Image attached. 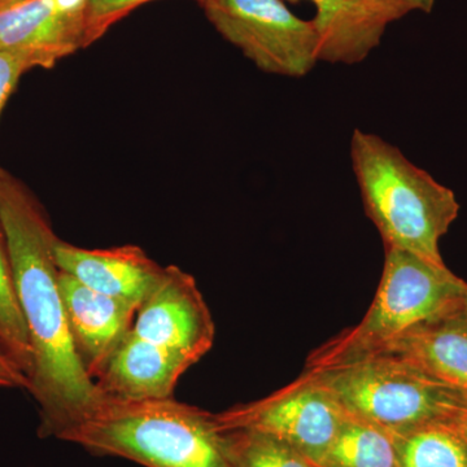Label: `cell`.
Wrapping results in <instances>:
<instances>
[{"label":"cell","instance_id":"obj_1","mask_svg":"<svg viewBox=\"0 0 467 467\" xmlns=\"http://www.w3.org/2000/svg\"><path fill=\"white\" fill-rule=\"evenodd\" d=\"M0 225L32 344L27 391L38 404V434L58 439L109 400L86 374L70 339L54 256L57 236L29 190L2 168Z\"/></svg>","mask_w":467,"mask_h":467},{"label":"cell","instance_id":"obj_2","mask_svg":"<svg viewBox=\"0 0 467 467\" xmlns=\"http://www.w3.org/2000/svg\"><path fill=\"white\" fill-rule=\"evenodd\" d=\"M350 161L365 212L382 236L384 248L447 266L441 241L461 209L450 187L379 135L359 129L350 138Z\"/></svg>","mask_w":467,"mask_h":467},{"label":"cell","instance_id":"obj_3","mask_svg":"<svg viewBox=\"0 0 467 467\" xmlns=\"http://www.w3.org/2000/svg\"><path fill=\"white\" fill-rule=\"evenodd\" d=\"M58 441L146 467H232L213 414L174 398L109 400Z\"/></svg>","mask_w":467,"mask_h":467},{"label":"cell","instance_id":"obj_4","mask_svg":"<svg viewBox=\"0 0 467 467\" xmlns=\"http://www.w3.org/2000/svg\"><path fill=\"white\" fill-rule=\"evenodd\" d=\"M382 278L358 326L310 353L304 370H325L377 355L402 333L462 301L466 282L448 269L396 248H384Z\"/></svg>","mask_w":467,"mask_h":467},{"label":"cell","instance_id":"obj_5","mask_svg":"<svg viewBox=\"0 0 467 467\" xmlns=\"http://www.w3.org/2000/svg\"><path fill=\"white\" fill-rule=\"evenodd\" d=\"M304 371L318 378L350 416L392 436L444 420L453 405L463 401L456 393L383 353L325 370Z\"/></svg>","mask_w":467,"mask_h":467},{"label":"cell","instance_id":"obj_6","mask_svg":"<svg viewBox=\"0 0 467 467\" xmlns=\"http://www.w3.org/2000/svg\"><path fill=\"white\" fill-rule=\"evenodd\" d=\"M199 5L217 32L263 72L301 78L321 61L312 20L296 16L284 0H202Z\"/></svg>","mask_w":467,"mask_h":467},{"label":"cell","instance_id":"obj_7","mask_svg":"<svg viewBox=\"0 0 467 467\" xmlns=\"http://www.w3.org/2000/svg\"><path fill=\"white\" fill-rule=\"evenodd\" d=\"M213 416L220 431L254 430L275 436L318 467L347 411L318 378L303 371L285 389Z\"/></svg>","mask_w":467,"mask_h":467},{"label":"cell","instance_id":"obj_8","mask_svg":"<svg viewBox=\"0 0 467 467\" xmlns=\"http://www.w3.org/2000/svg\"><path fill=\"white\" fill-rule=\"evenodd\" d=\"M133 331L192 365L207 355L216 335L211 310L195 279L174 265L165 267L158 287L138 309Z\"/></svg>","mask_w":467,"mask_h":467},{"label":"cell","instance_id":"obj_9","mask_svg":"<svg viewBox=\"0 0 467 467\" xmlns=\"http://www.w3.org/2000/svg\"><path fill=\"white\" fill-rule=\"evenodd\" d=\"M86 5L88 0H23L0 8V50L54 67L88 47Z\"/></svg>","mask_w":467,"mask_h":467},{"label":"cell","instance_id":"obj_10","mask_svg":"<svg viewBox=\"0 0 467 467\" xmlns=\"http://www.w3.org/2000/svg\"><path fill=\"white\" fill-rule=\"evenodd\" d=\"M58 282L77 358L95 382L119 344L133 330L138 310L86 287L61 270Z\"/></svg>","mask_w":467,"mask_h":467},{"label":"cell","instance_id":"obj_11","mask_svg":"<svg viewBox=\"0 0 467 467\" xmlns=\"http://www.w3.org/2000/svg\"><path fill=\"white\" fill-rule=\"evenodd\" d=\"M54 256L61 272L137 310L158 287L165 272V267L137 245L86 250L57 238Z\"/></svg>","mask_w":467,"mask_h":467},{"label":"cell","instance_id":"obj_12","mask_svg":"<svg viewBox=\"0 0 467 467\" xmlns=\"http://www.w3.org/2000/svg\"><path fill=\"white\" fill-rule=\"evenodd\" d=\"M379 353L404 362L467 402V317L462 301L409 328Z\"/></svg>","mask_w":467,"mask_h":467},{"label":"cell","instance_id":"obj_13","mask_svg":"<svg viewBox=\"0 0 467 467\" xmlns=\"http://www.w3.org/2000/svg\"><path fill=\"white\" fill-rule=\"evenodd\" d=\"M192 367L187 359L131 330L95 384L107 400H165L174 398L178 380Z\"/></svg>","mask_w":467,"mask_h":467},{"label":"cell","instance_id":"obj_14","mask_svg":"<svg viewBox=\"0 0 467 467\" xmlns=\"http://www.w3.org/2000/svg\"><path fill=\"white\" fill-rule=\"evenodd\" d=\"M308 2L316 7L312 23L319 36V58L325 63H361L380 45L392 24L374 0Z\"/></svg>","mask_w":467,"mask_h":467},{"label":"cell","instance_id":"obj_15","mask_svg":"<svg viewBox=\"0 0 467 467\" xmlns=\"http://www.w3.org/2000/svg\"><path fill=\"white\" fill-rule=\"evenodd\" d=\"M318 467H399L392 435L347 413Z\"/></svg>","mask_w":467,"mask_h":467},{"label":"cell","instance_id":"obj_16","mask_svg":"<svg viewBox=\"0 0 467 467\" xmlns=\"http://www.w3.org/2000/svg\"><path fill=\"white\" fill-rule=\"evenodd\" d=\"M399 467H467V439L448 420L393 435Z\"/></svg>","mask_w":467,"mask_h":467},{"label":"cell","instance_id":"obj_17","mask_svg":"<svg viewBox=\"0 0 467 467\" xmlns=\"http://www.w3.org/2000/svg\"><path fill=\"white\" fill-rule=\"evenodd\" d=\"M0 348L32 376L33 349L15 284L5 232L0 225Z\"/></svg>","mask_w":467,"mask_h":467},{"label":"cell","instance_id":"obj_18","mask_svg":"<svg viewBox=\"0 0 467 467\" xmlns=\"http://www.w3.org/2000/svg\"><path fill=\"white\" fill-rule=\"evenodd\" d=\"M221 441L232 467H317L287 442L254 430L221 431Z\"/></svg>","mask_w":467,"mask_h":467},{"label":"cell","instance_id":"obj_19","mask_svg":"<svg viewBox=\"0 0 467 467\" xmlns=\"http://www.w3.org/2000/svg\"><path fill=\"white\" fill-rule=\"evenodd\" d=\"M152 0H88L86 5V39L88 46L101 38L109 27L128 16L135 8ZM199 5L202 0H195Z\"/></svg>","mask_w":467,"mask_h":467},{"label":"cell","instance_id":"obj_20","mask_svg":"<svg viewBox=\"0 0 467 467\" xmlns=\"http://www.w3.org/2000/svg\"><path fill=\"white\" fill-rule=\"evenodd\" d=\"M33 67H39L33 57L26 54L0 50V115L21 76Z\"/></svg>","mask_w":467,"mask_h":467},{"label":"cell","instance_id":"obj_21","mask_svg":"<svg viewBox=\"0 0 467 467\" xmlns=\"http://www.w3.org/2000/svg\"><path fill=\"white\" fill-rule=\"evenodd\" d=\"M386 12L392 23L408 16L411 12H429L434 8L435 0H374Z\"/></svg>","mask_w":467,"mask_h":467},{"label":"cell","instance_id":"obj_22","mask_svg":"<svg viewBox=\"0 0 467 467\" xmlns=\"http://www.w3.org/2000/svg\"><path fill=\"white\" fill-rule=\"evenodd\" d=\"M29 377L20 365L0 348V387L29 389Z\"/></svg>","mask_w":467,"mask_h":467},{"label":"cell","instance_id":"obj_23","mask_svg":"<svg viewBox=\"0 0 467 467\" xmlns=\"http://www.w3.org/2000/svg\"><path fill=\"white\" fill-rule=\"evenodd\" d=\"M445 420L451 423L467 439V402L460 401L451 409Z\"/></svg>","mask_w":467,"mask_h":467},{"label":"cell","instance_id":"obj_24","mask_svg":"<svg viewBox=\"0 0 467 467\" xmlns=\"http://www.w3.org/2000/svg\"><path fill=\"white\" fill-rule=\"evenodd\" d=\"M462 308H463V312H465V315L467 317V282H466V285H465V290H463Z\"/></svg>","mask_w":467,"mask_h":467},{"label":"cell","instance_id":"obj_25","mask_svg":"<svg viewBox=\"0 0 467 467\" xmlns=\"http://www.w3.org/2000/svg\"><path fill=\"white\" fill-rule=\"evenodd\" d=\"M23 2V0H0V8L5 5H15V3Z\"/></svg>","mask_w":467,"mask_h":467}]
</instances>
